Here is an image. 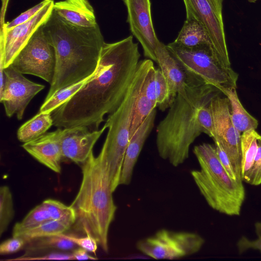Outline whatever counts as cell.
<instances>
[{"mask_svg": "<svg viewBox=\"0 0 261 261\" xmlns=\"http://www.w3.org/2000/svg\"><path fill=\"white\" fill-rule=\"evenodd\" d=\"M141 55L138 43L129 36L105 43L96 71L72 97L53 113L58 128L86 126L98 129L107 114L120 105L137 69Z\"/></svg>", "mask_w": 261, "mask_h": 261, "instance_id": "obj_1", "label": "cell"}, {"mask_svg": "<svg viewBox=\"0 0 261 261\" xmlns=\"http://www.w3.org/2000/svg\"><path fill=\"white\" fill-rule=\"evenodd\" d=\"M43 27L56 58L54 77L45 99H47L59 90L92 75L105 42L98 24L90 28L76 26L54 10Z\"/></svg>", "mask_w": 261, "mask_h": 261, "instance_id": "obj_2", "label": "cell"}, {"mask_svg": "<svg viewBox=\"0 0 261 261\" xmlns=\"http://www.w3.org/2000/svg\"><path fill=\"white\" fill-rule=\"evenodd\" d=\"M188 98L178 94L166 116L156 127V145L159 156L174 167L189 156L191 144L204 130L198 112L221 92L204 82L187 77Z\"/></svg>", "mask_w": 261, "mask_h": 261, "instance_id": "obj_3", "label": "cell"}, {"mask_svg": "<svg viewBox=\"0 0 261 261\" xmlns=\"http://www.w3.org/2000/svg\"><path fill=\"white\" fill-rule=\"evenodd\" d=\"M82 172L79 190L70 205L75 220L69 233L90 235L107 253L109 230L117 210L107 162L100 153L95 156L92 151L82 165Z\"/></svg>", "mask_w": 261, "mask_h": 261, "instance_id": "obj_4", "label": "cell"}, {"mask_svg": "<svg viewBox=\"0 0 261 261\" xmlns=\"http://www.w3.org/2000/svg\"><path fill=\"white\" fill-rule=\"evenodd\" d=\"M193 153L200 167L191 172L208 205L228 216H239L245 198L242 180L231 178L222 165L215 147L208 143L195 146Z\"/></svg>", "mask_w": 261, "mask_h": 261, "instance_id": "obj_5", "label": "cell"}, {"mask_svg": "<svg viewBox=\"0 0 261 261\" xmlns=\"http://www.w3.org/2000/svg\"><path fill=\"white\" fill-rule=\"evenodd\" d=\"M152 63L150 59L140 61L123 101L113 113L109 115L105 124L108 132L99 153L107 162L113 192L119 186L125 153L130 140V125L136 100Z\"/></svg>", "mask_w": 261, "mask_h": 261, "instance_id": "obj_6", "label": "cell"}, {"mask_svg": "<svg viewBox=\"0 0 261 261\" xmlns=\"http://www.w3.org/2000/svg\"><path fill=\"white\" fill-rule=\"evenodd\" d=\"M166 46L187 77L211 85L221 93L227 88H237L238 74L222 65L209 45L188 47L173 41Z\"/></svg>", "mask_w": 261, "mask_h": 261, "instance_id": "obj_7", "label": "cell"}, {"mask_svg": "<svg viewBox=\"0 0 261 261\" xmlns=\"http://www.w3.org/2000/svg\"><path fill=\"white\" fill-rule=\"evenodd\" d=\"M204 243V238L195 232L162 229L139 241L136 247L144 254L155 259H175L198 252Z\"/></svg>", "mask_w": 261, "mask_h": 261, "instance_id": "obj_8", "label": "cell"}, {"mask_svg": "<svg viewBox=\"0 0 261 261\" xmlns=\"http://www.w3.org/2000/svg\"><path fill=\"white\" fill-rule=\"evenodd\" d=\"M56 64L54 47L42 25L33 34L10 66L22 74L39 77L50 85L54 77Z\"/></svg>", "mask_w": 261, "mask_h": 261, "instance_id": "obj_9", "label": "cell"}, {"mask_svg": "<svg viewBox=\"0 0 261 261\" xmlns=\"http://www.w3.org/2000/svg\"><path fill=\"white\" fill-rule=\"evenodd\" d=\"M186 14L202 24L211 42L213 54L224 66L231 67L222 15L223 0H183Z\"/></svg>", "mask_w": 261, "mask_h": 261, "instance_id": "obj_10", "label": "cell"}, {"mask_svg": "<svg viewBox=\"0 0 261 261\" xmlns=\"http://www.w3.org/2000/svg\"><path fill=\"white\" fill-rule=\"evenodd\" d=\"M214 124V141L221 144L228 156L238 178L241 179V134L231 119L227 97L217 95L210 103Z\"/></svg>", "mask_w": 261, "mask_h": 261, "instance_id": "obj_11", "label": "cell"}, {"mask_svg": "<svg viewBox=\"0 0 261 261\" xmlns=\"http://www.w3.org/2000/svg\"><path fill=\"white\" fill-rule=\"evenodd\" d=\"M9 66L4 69V83L0 92V101L7 117L14 115L22 119L25 110L34 97L45 86L33 82Z\"/></svg>", "mask_w": 261, "mask_h": 261, "instance_id": "obj_12", "label": "cell"}, {"mask_svg": "<svg viewBox=\"0 0 261 261\" xmlns=\"http://www.w3.org/2000/svg\"><path fill=\"white\" fill-rule=\"evenodd\" d=\"M51 0L28 21L6 30L5 22L1 23L0 53L4 54L5 69L9 66L35 32L49 19L54 10Z\"/></svg>", "mask_w": 261, "mask_h": 261, "instance_id": "obj_13", "label": "cell"}, {"mask_svg": "<svg viewBox=\"0 0 261 261\" xmlns=\"http://www.w3.org/2000/svg\"><path fill=\"white\" fill-rule=\"evenodd\" d=\"M127 11V22L133 36L141 43L144 55L156 63L158 39L153 25L150 0H123Z\"/></svg>", "mask_w": 261, "mask_h": 261, "instance_id": "obj_14", "label": "cell"}, {"mask_svg": "<svg viewBox=\"0 0 261 261\" xmlns=\"http://www.w3.org/2000/svg\"><path fill=\"white\" fill-rule=\"evenodd\" d=\"M107 128L104 124L100 129L90 130L86 126L59 128L63 159L82 165L88 159L93 148Z\"/></svg>", "mask_w": 261, "mask_h": 261, "instance_id": "obj_15", "label": "cell"}, {"mask_svg": "<svg viewBox=\"0 0 261 261\" xmlns=\"http://www.w3.org/2000/svg\"><path fill=\"white\" fill-rule=\"evenodd\" d=\"M22 147L39 163L56 173L61 171L63 159L59 128L27 143Z\"/></svg>", "mask_w": 261, "mask_h": 261, "instance_id": "obj_16", "label": "cell"}, {"mask_svg": "<svg viewBox=\"0 0 261 261\" xmlns=\"http://www.w3.org/2000/svg\"><path fill=\"white\" fill-rule=\"evenodd\" d=\"M157 62L167 83L172 105L178 94L188 98L186 91L187 76L167 46L159 41L156 49Z\"/></svg>", "mask_w": 261, "mask_h": 261, "instance_id": "obj_17", "label": "cell"}, {"mask_svg": "<svg viewBox=\"0 0 261 261\" xmlns=\"http://www.w3.org/2000/svg\"><path fill=\"white\" fill-rule=\"evenodd\" d=\"M155 116V109L149 114L130 138L125 153L119 185L130 184L135 165L143 145L154 126Z\"/></svg>", "mask_w": 261, "mask_h": 261, "instance_id": "obj_18", "label": "cell"}, {"mask_svg": "<svg viewBox=\"0 0 261 261\" xmlns=\"http://www.w3.org/2000/svg\"><path fill=\"white\" fill-rule=\"evenodd\" d=\"M54 10L76 26L90 28L97 24L94 9L88 0H63L55 3Z\"/></svg>", "mask_w": 261, "mask_h": 261, "instance_id": "obj_19", "label": "cell"}, {"mask_svg": "<svg viewBox=\"0 0 261 261\" xmlns=\"http://www.w3.org/2000/svg\"><path fill=\"white\" fill-rule=\"evenodd\" d=\"M222 93L228 99L231 121L236 129L241 134L248 130H255L258 126V121L243 107L238 96L236 88L224 89Z\"/></svg>", "mask_w": 261, "mask_h": 261, "instance_id": "obj_20", "label": "cell"}, {"mask_svg": "<svg viewBox=\"0 0 261 261\" xmlns=\"http://www.w3.org/2000/svg\"><path fill=\"white\" fill-rule=\"evenodd\" d=\"M174 42L188 47L209 45L212 48L210 39L204 28L189 14H186V19Z\"/></svg>", "mask_w": 261, "mask_h": 261, "instance_id": "obj_21", "label": "cell"}, {"mask_svg": "<svg viewBox=\"0 0 261 261\" xmlns=\"http://www.w3.org/2000/svg\"><path fill=\"white\" fill-rule=\"evenodd\" d=\"M259 134L252 129L241 134V174L243 181L250 184L252 171L257 149Z\"/></svg>", "mask_w": 261, "mask_h": 261, "instance_id": "obj_22", "label": "cell"}, {"mask_svg": "<svg viewBox=\"0 0 261 261\" xmlns=\"http://www.w3.org/2000/svg\"><path fill=\"white\" fill-rule=\"evenodd\" d=\"M24 247L25 253L22 256L47 251H72L78 247L72 241L65 238L62 234L33 239L27 242Z\"/></svg>", "mask_w": 261, "mask_h": 261, "instance_id": "obj_23", "label": "cell"}, {"mask_svg": "<svg viewBox=\"0 0 261 261\" xmlns=\"http://www.w3.org/2000/svg\"><path fill=\"white\" fill-rule=\"evenodd\" d=\"M53 125L51 113L38 112L18 128L17 139L23 143L33 141L46 133Z\"/></svg>", "mask_w": 261, "mask_h": 261, "instance_id": "obj_24", "label": "cell"}, {"mask_svg": "<svg viewBox=\"0 0 261 261\" xmlns=\"http://www.w3.org/2000/svg\"><path fill=\"white\" fill-rule=\"evenodd\" d=\"M51 220L53 219L50 215L42 202L30 211L21 221L15 224L12 230V237L18 236Z\"/></svg>", "mask_w": 261, "mask_h": 261, "instance_id": "obj_25", "label": "cell"}, {"mask_svg": "<svg viewBox=\"0 0 261 261\" xmlns=\"http://www.w3.org/2000/svg\"><path fill=\"white\" fill-rule=\"evenodd\" d=\"M72 225L61 220H51L26 231L17 237H21L26 243L35 239L65 233Z\"/></svg>", "mask_w": 261, "mask_h": 261, "instance_id": "obj_26", "label": "cell"}, {"mask_svg": "<svg viewBox=\"0 0 261 261\" xmlns=\"http://www.w3.org/2000/svg\"><path fill=\"white\" fill-rule=\"evenodd\" d=\"M91 76L55 92L49 98L44 100L39 112L52 113L77 93L89 80Z\"/></svg>", "mask_w": 261, "mask_h": 261, "instance_id": "obj_27", "label": "cell"}, {"mask_svg": "<svg viewBox=\"0 0 261 261\" xmlns=\"http://www.w3.org/2000/svg\"><path fill=\"white\" fill-rule=\"evenodd\" d=\"M15 214L13 197L10 188H0V237L7 230Z\"/></svg>", "mask_w": 261, "mask_h": 261, "instance_id": "obj_28", "label": "cell"}, {"mask_svg": "<svg viewBox=\"0 0 261 261\" xmlns=\"http://www.w3.org/2000/svg\"><path fill=\"white\" fill-rule=\"evenodd\" d=\"M43 202L53 220H61L70 224L72 226L75 222V216L70 205L67 206L58 200L52 199H45Z\"/></svg>", "mask_w": 261, "mask_h": 261, "instance_id": "obj_29", "label": "cell"}, {"mask_svg": "<svg viewBox=\"0 0 261 261\" xmlns=\"http://www.w3.org/2000/svg\"><path fill=\"white\" fill-rule=\"evenodd\" d=\"M155 92L157 107L164 111L171 106L169 91L166 80L160 68L156 69Z\"/></svg>", "mask_w": 261, "mask_h": 261, "instance_id": "obj_30", "label": "cell"}, {"mask_svg": "<svg viewBox=\"0 0 261 261\" xmlns=\"http://www.w3.org/2000/svg\"><path fill=\"white\" fill-rule=\"evenodd\" d=\"M50 1L42 0L34 7L21 13L12 21L5 23V28L6 30L12 29L17 25L28 21L38 13Z\"/></svg>", "mask_w": 261, "mask_h": 261, "instance_id": "obj_31", "label": "cell"}, {"mask_svg": "<svg viewBox=\"0 0 261 261\" xmlns=\"http://www.w3.org/2000/svg\"><path fill=\"white\" fill-rule=\"evenodd\" d=\"M9 260L27 261L42 260H75L72 253L66 251H50L41 255H34L28 256H19L15 258L8 259Z\"/></svg>", "mask_w": 261, "mask_h": 261, "instance_id": "obj_32", "label": "cell"}, {"mask_svg": "<svg viewBox=\"0 0 261 261\" xmlns=\"http://www.w3.org/2000/svg\"><path fill=\"white\" fill-rule=\"evenodd\" d=\"M65 238L71 240L78 247L85 249L89 252L95 254L98 246L96 241L90 235L87 234L84 237H77L70 233H62Z\"/></svg>", "mask_w": 261, "mask_h": 261, "instance_id": "obj_33", "label": "cell"}, {"mask_svg": "<svg viewBox=\"0 0 261 261\" xmlns=\"http://www.w3.org/2000/svg\"><path fill=\"white\" fill-rule=\"evenodd\" d=\"M26 242L20 237H12L3 241L0 245V254L6 255L16 253L26 245Z\"/></svg>", "mask_w": 261, "mask_h": 261, "instance_id": "obj_34", "label": "cell"}, {"mask_svg": "<svg viewBox=\"0 0 261 261\" xmlns=\"http://www.w3.org/2000/svg\"><path fill=\"white\" fill-rule=\"evenodd\" d=\"M214 142L219 160L229 176L234 180H242L238 178L231 162L221 144L217 141H214Z\"/></svg>", "mask_w": 261, "mask_h": 261, "instance_id": "obj_35", "label": "cell"}, {"mask_svg": "<svg viewBox=\"0 0 261 261\" xmlns=\"http://www.w3.org/2000/svg\"><path fill=\"white\" fill-rule=\"evenodd\" d=\"M256 231L258 236V238L256 240H250L243 236L238 241L237 246L240 254L250 249L257 250L261 252V231H259L257 224H256Z\"/></svg>", "mask_w": 261, "mask_h": 261, "instance_id": "obj_36", "label": "cell"}, {"mask_svg": "<svg viewBox=\"0 0 261 261\" xmlns=\"http://www.w3.org/2000/svg\"><path fill=\"white\" fill-rule=\"evenodd\" d=\"M250 185H261V136L257 139V149L252 171Z\"/></svg>", "mask_w": 261, "mask_h": 261, "instance_id": "obj_37", "label": "cell"}, {"mask_svg": "<svg viewBox=\"0 0 261 261\" xmlns=\"http://www.w3.org/2000/svg\"><path fill=\"white\" fill-rule=\"evenodd\" d=\"M89 252L85 249L78 247L72 251L74 259L76 260H96L97 257H95L88 254Z\"/></svg>", "mask_w": 261, "mask_h": 261, "instance_id": "obj_38", "label": "cell"}, {"mask_svg": "<svg viewBox=\"0 0 261 261\" xmlns=\"http://www.w3.org/2000/svg\"><path fill=\"white\" fill-rule=\"evenodd\" d=\"M250 3H255L257 0H247Z\"/></svg>", "mask_w": 261, "mask_h": 261, "instance_id": "obj_39", "label": "cell"}]
</instances>
